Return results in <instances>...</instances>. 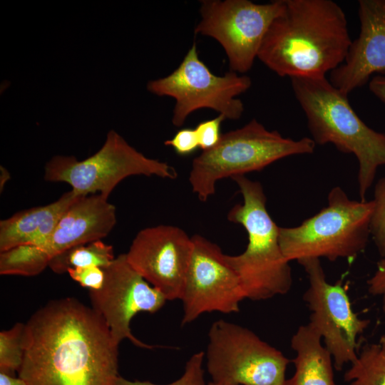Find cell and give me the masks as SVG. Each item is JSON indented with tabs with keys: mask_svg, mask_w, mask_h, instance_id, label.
<instances>
[{
	"mask_svg": "<svg viewBox=\"0 0 385 385\" xmlns=\"http://www.w3.org/2000/svg\"><path fill=\"white\" fill-rule=\"evenodd\" d=\"M118 345L92 307L53 300L24 324L18 376L27 385H117Z\"/></svg>",
	"mask_w": 385,
	"mask_h": 385,
	"instance_id": "obj_1",
	"label": "cell"
},
{
	"mask_svg": "<svg viewBox=\"0 0 385 385\" xmlns=\"http://www.w3.org/2000/svg\"><path fill=\"white\" fill-rule=\"evenodd\" d=\"M343 9L332 0H284L257 58L281 77H325L351 43Z\"/></svg>",
	"mask_w": 385,
	"mask_h": 385,
	"instance_id": "obj_2",
	"label": "cell"
},
{
	"mask_svg": "<svg viewBox=\"0 0 385 385\" xmlns=\"http://www.w3.org/2000/svg\"><path fill=\"white\" fill-rule=\"evenodd\" d=\"M290 79L315 143H332L356 158L359 195L361 201H366L378 168L385 165V134L369 127L351 108L347 96L326 77Z\"/></svg>",
	"mask_w": 385,
	"mask_h": 385,
	"instance_id": "obj_3",
	"label": "cell"
},
{
	"mask_svg": "<svg viewBox=\"0 0 385 385\" xmlns=\"http://www.w3.org/2000/svg\"><path fill=\"white\" fill-rule=\"evenodd\" d=\"M232 179L243 202L230 209L227 219L245 229L248 242L242 253L225 255L226 261L237 274L246 298L260 301L285 294L292 287V270L280 247L279 227L267 210L263 188L245 175Z\"/></svg>",
	"mask_w": 385,
	"mask_h": 385,
	"instance_id": "obj_4",
	"label": "cell"
},
{
	"mask_svg": "<svg viewBox=\"0 0 385 385\" xmlns=\"http://www.w3.org/2000/svg\"><path fill=\"white\" fill-rule=\"evenodd\" d=\"M315 145L311 138H284L252 119L243 127L222 134L214 148L196 157L189 183L198 199L205 202L215 192L218 180L262 170L288 156L311 154Z\"/></svg>",
	"mask_w": 385,
	"mask_h": 385,
	"instance_id": "obj_5",
	"label": "cell"
},
{
	"mask_svg": "<svg viewBox=\"0 0 385 385\" xmlns=\"http://www.w3.org/2000/svg\"><path fill=\"white\" fill-rule=\"evenodd\" d=\"M374 202L350 200L339 186L328 194V205L294 227H281L279 242L284 257L297 262L325 257L352 259L368 243Z\"/></svg>",
	"mask_w": 385,
	"mask_h": 385,
	"instance_id": "obj_6",
	"label": "cell"
},
{
	"mask_svg": "<svg viewBox=\"0 0 385 385\" xmlns=\"http://www.w3.org/2000/svg\"><path fill=\"white\" fill-rule=\"evenodd\" d=\"M132 175L175 179L178 173L167 163L138 151L113 130L108 133L103 145L93 155L83 160L56 155L44 170L46 181L66 183L79 195L100 194L108 198L120 182Z\"/></svg>",
	"mask_w": 385,
	"mask_h": 385,
	"instance_id": "obj_7",
	"label": "cell"
},
{
	"mask_svg": "<svg viewBox=\"0 0 385 385\" xmlns=\"http://www.w3.org/2000/svg\"><path fill=\"white\" fill-rule=\"evenodd\" d=\"M207 369L226 385H284L292 361L249 329L220 319L208 332Z\"/></svg>",
	"mask_w": 385,
	"mask_h": 385,
	"instance_id": "obj_8",
	"label": "cell"
},
{
	"mask_svg": "<svg viewBox=\"0 0 385 385\" xmlns=\"http://www.w3.org/2000/svg\"><path fill=\"white\" fill-rule=\"evenodd\" d=\"M251 84L249 76L232 71L223 76L213 74L200 59L194 42L175 71L149 81L147 88L153 94L175 100L172 123L180 127L190 113L200 108L214 110L226 119H239L244 105L237 96L246 92Z\"/></svg>",
	"mask_w": 385,
	"mask_h": 385,
	"instance_id": "obj_9",
	"label": "cell"
},
{
	"mask_svg": "<svg viewBox=\"0 0 385 385\" xmlns=\"http://www.w3.org/2000/svg\"><path fill=\"white\" fill-rule=\"evenodd\" d=\"M284 0L256 4L248 0H203L196 34L215 39L235 73L252 66L263 38L273 20L282 11Z\"/></svg>",
	"mask_w": 385,
	"mask_h": 385,
	"instance_id": "obj_10",
	"label": "cell"
},
{
	"mask_svg": "<svg viewBox=\"0 0 385 385\" xmlns=\"http://www.w3.org/2000/svg\"><path fill=\"white\" fill-rule=\"evenodd\" d=\"M304 269L309 287L303 299L311 311L309 324L322 337L324 346L341 371L344 364L357 357V337L369 324L355 313L346 288L342 282L330 284L319 259L309 258L298 262Z\"/></svg>",
	"mask_w": 385,
	"mask_h": 385,
	"instance_id": "obj_11",
	"label": "cell"
},
{
	"mask_svg": "<svg viewBox=\"0 0 385 385\" xmlns=\"http://www.w3.org/2000/svg\"><path fill=\"white\" fill-rule=\"evenodd\" d=\"M193 252L181 300L182 324L206 312L231 314L240 311L246 299L237 274L220 247L199 235L192 237Z\"/></svg>",
	"mask_w": 385,
	"mask_h": 385,
	"instance_id": "obj_12",
	"label": "cell"
},
{
	"mask_svg": "<svg viewBox=\"0 0 385 385\" xmlns=\"http://www.w3.org/2000/svg\"><path fill=\"white\" fill-rule=\"evenodd\" d=\"M103 270L102 287L88 292L91 307L103 318L118 344L127 339L138 347L153 348L132 334L130 322L139 312H158L167 299L130 265L125 254L119 255Z\"/></svg>",
	"mask_w": 385,
	"mask_h": 385,
	"instance_id": "obj_13",
	"label": "cell"
},
{
	"mask_svg": "<svg viewBox=\"0 0 385 385\" xmlns=\"http://www.w3.org/2000/svg\"><path fill=\"white\" fill-rule=\"evenodd\" d=\"M193 246L184 230L161 225L139 231L125 255L130 265L167 300L181 299Z\"/></svg>",
	"mask_w": 385,
	"mask_h": 385,
	"instance_id": "obj_14",
	"label": "cell"
},
{
	"mask_svg": "<svg viewBox=\"0 0 385 385\" xmlns=\"http://www.w3.org/2000/svg\"><path fill=\"white\" fill-rule=\"evenodd\" d=\"M358 11L359 34L343 63L330 72L331 83L346 96L385 72V0H360Z\"/></svg>",
	"mask_w": 385,
	"mask_h": 385,
	"instance_id": "obj_15",
	"label": "cell"
},
{
	"mask_svg": "<svg viewBox=\"0 0 385 385\" xmlns=\"http://www.w3.org/2000/svg\"><path fill=\"white\" fill-rule=\"evenodd\" d=\"M116 221L115 207L108 197L100 194L81 196L68 208L47 242L34 246L37 256L47 267L66 250L106 237Z\"/></svg>",
	"mask_w": 385,
	"mask_h": 385,
	"instance_id": "obj_16",
	"label": "cell"
},
{
	"mask_svg": "<svg viewBox=\"0 0 385 385\" xmlns=\"http://www.w3.org/2000/svg\"><path fill=\"white\" fill-rule=\"evenodd\" d=\"M81 196L71 190L51 203L24 210L1 220L0 252L19 246L44 245L68 208Z\"/></svg>",
	"mask_w": 385,
	"mask_h": 385,
	"instance_id": "obj_17",
	"label": "cell"
},
{
	"mask_svg": "<svg viewBox=\"0 0 385 385\" xmlns=\"http://www.w3.org/2000/svg\"><path fill=\"white\" fill-rule=\"evenodd\" d=\"M320 335L309 324L300 326L291 339L295 351L293 376L284 385H336L332 357Z\"/></svg>",
	"mask_w": 385,
	"mask_h": 385,
	"instance_id": "obj_18",
	"label": "cell"
},
{
	"mask_svg": "<svg viewBox=\"0 0 385 385\" xmlns=\"http://www.w3.org/2000/svg\"><path fill=\"white\" fill-rule=\"evenodd\" d=\"M344 377L349 385H385V334L362 347Z\"/></svg>",
	"mask_w": 385,
	"mask_h": 385,
	"instance_id": "obj_19",
	"label": "cell"
},
{
	"mask_svg": "<svg viewBox=\"0 0 385 385\" xmlns=\"http://www.w3.org/2000/svg\"><path fill=\"white\" fill-rule=\"evenodd\" d=\"M115 258L113 246L99 240L66 250L51 259L48 267L58 274L76 267L96 266L104 269Z\"/></svg>",
	"mask_w": 385,
	"mask_h": 385,
	"instance_id": "obj_20",
	"label": "cell"
},
{
	"mask_svg": "<svg viewBox=\"0 0 385 385\" xmlns=\"http://www.w3.org/2000/svg\"><path fill=\"white\" fill-rule=\"evenodd\" d=\"M24 324L17 323L0 332V372L14 376L23 361Z\"/></svg>",
	"mask_w": 385,
	"mask_h": 385,
	"instance_id": "obj_21",
	"label": "cell"
},
{
	"mask_svg": "<svg viewBox=\"0 0 385 385\" xmlns=\"http://www.w3.org/2000/svg\"><path fill=\"white\" fill-rule=\"evenodd\" d=\"M370 233L381 257H385V176L374 186Z\"/></svg>",
	"mask_w": 385,
	"mask_h": 385,
	"instance_id": "obj_22",
	"label": "cell"
},
{
	"mask_svg": "<svg viewBox=\"0 0 385 385\" xmlns=\"http://www.w3.org/2000/svg\"><path fill=\"white\" fill-rule=\"evenodd\" d=\"M205 353L196 352L188 359L185 371L178 380L165 385H205L204 370L202 369ZM117 385H159L148 381H129L119 376Z\"/></svg>",
	"mask_w": 385,
	"mask_h": 385,
	"instance_id": "obj_23",
	"label": "cell"
},
{
	"mask_svg": "<svg viewBox=\"0 0 385 385\" xmlns=\"http://www.w3.org/2000/svg\"><path fill=\"white\" fill-rule=\"evenodd\" d=\"M226 118L219 114L215 118L200 122L195 128L199 148L203 151L214 148L220 141L221 124Z\"/></svg>",
	"mask_w": 385,
	"mask_h": 385,
	"instance_id": "obj_24",
	"label": "cell"
},
{
	"mask_svg": "<svg viewBox=\"0 0 385 385\" xmlns=\"http://www.w3.org/2000/svg\"><path fill=\"white\" fill-rule=\"evenodd\" d=\"M66 272L82 287L93 290L101 289L105 278L103 269L96 266L69 268Z\"/></svg>",
	"mask_w": 385,
	"mask_h": 385,
	"instance_id": "obj_25",
	"label": "cell"
},
{
	"mask_svg": "<svg viewBox=\"0 0 385 385\" xmlns=\"http://www.w3.org/2000/svg\"><path fill=\"white\" fill-rule=\"evenodd\" d=\"M164 145L173 148L182 156L190 155L199 148L195 130L190 128L179 130L172 138L166 140Z\"/></svg>",
	"mask_w": 385,
	"mask_h": 385,
	"instance_id": "obj_26",
	"label": "cell"
},
{
	"mask_svg": "<svg viewBox=\"0 0 385 385\" xmlns=\"http://www.w3.org/2000/svg\"><path fill=\"white\" fill-rule=\"evenodd\" d=\"M376 265L374 274L367 281L368 290L372 295L381 297L385 313V257H381Z\"/></svg>",
	"mask_w": 385,
	"mask_h": 385,
	"instance_id": "obj_27",
	"label": "cell"
},
{
	"mask_svg": "<svg viewBox=\"0 0 385 385\" xmlns=\"http://www.w3.org/2000/svg\"><path fill=\"white\" fill-rule=\"evenodd\" d=\"M370 91L385 103V76H376L369 83Z\"/></svg>",
	"mask_w": 385,
	"mask_h": 385,
	"instance_id": "obj_28",
	"label": "cell"
},
{
	"mask_svg": "<svg viewBox=\"0 0 385 385\" xmlns=\"http://www.w3.org/2000/svg\"><path fill=\"white\" fill-rule=\"evenodd\" d=\"M0 385H27L19 376L16 377L0 372Z\"/></svg>",
	"mask_w": 385,
	"mask_h": 385,
	"instance_id": "obj_29",
	"label": "cell"
},
{
	"mask_svg": "<svg viewBox=\"0 0 385 385\" xmlns=\"http://www.w3.org/2000/svg\"><path fill=\"white\" fill-rule=\"evenodd\" d=\"M207 385H226V384H215V383H213V382L212 381V382H210Z\"/></svg>",
	"mask_w": 385,
	"mask_h": 385,
	"instance_id": "obj_30",
	"label": "cell"
}]
</instances>
